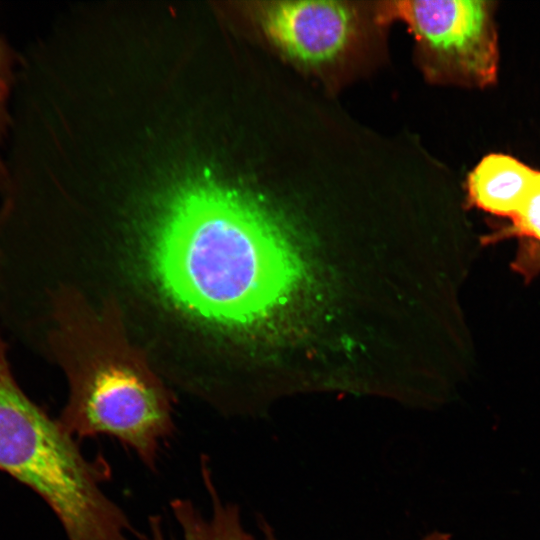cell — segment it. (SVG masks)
<instances>
[{
  "label": "cell",
  "instance_id": "obj_1",
  "mask_svg": "<svg viewBox=\"0 0 540 540\" xmlns=\"http://www.w3.org/2000/svg\"><path fill=\"white\" fill-rule=\"evenodd\" d=\"M140 254L166 303L226 333L266 319L301 274L296 253L269 211L213 181L177 191L145 233Z\"/></svg>",
  "mask_w": 540,
  "mask_h": 540
},
{
  "label": "cell",
  "instance_id": "obj_2",
  "mask_svg": "<svg viewBox=\"0 0 540 540\" xmlns=\"http://www.w3.org/2000/svg\"><path fill=\"white\" fill-rule=\"evenodd\" d=\"M52 304L49 346L69 385L59 422L75 439L113 436L155 470L173 430L165 389L112 317L92 313L68 289Z\"/></svg>",
  "mask_w": 540,
  "mask_h": 540
},
{
  "label": "cell",
  "instance_id": "obj_3",
  "mask_svg": "<svg viewBox=\"0 0 540 540\" xmlns=\"http://www.w3.org/2000/svg\"><path fill=\"white\" fill-rule=\"evenodd\" d=\"M0 469L37 493L69 540H131L135 530L101 488L107 465L84 457L76 439L19 386L0 337Z\"/></svg>",
  "mask_w": 540,
  "mask_h": 540
},
{
  "label": "cell",
  "instance_id": "obj_4",
  "mask_svg": "<svg viewBox=\"0 0 540 540\" xmlns=\"http://www.w3.org/2000/svg\"><path fill=\"white\" fill-rule=\"evenodd\" d=\"M497 2L486 0L401 1L393 14L404 19L435 60L440 75L471 88L497 81Z\"/></svg>",
  "mask_w": 540,
  "mask_h": 540
},
{
  "label": "cell",
  "instance_id": "obj_5",
  "mask_svg": "<svg viewBox=\"0 0 540 540\" xmlns=\"http://www.w3.org/2000/svg\"><path fill=\"white\" fill-rule=\"evenodd\" d=\"M274 42L292 58L319 64L336 57L353 29L351 10L334 1H280L265 13Z\"/></svg>",
  "mask_w": 540,
  "mask_h": 540
},
{
  "label": "cell",
  "instance_id": "obj_6",
  "mask_svg": "<svg viewBox=\"0 0 540 540\" xmlns=\"http://www.w3.org/2000/svg\"><path fill=\"white\" fill-rule=\"evenodd\" d=\"M537 171L510 155L491 153L469 173L467 200L483 211L512 219L529 194Z\"/></svg>",
  "mask_w": 540,
  "mask_h": 540
},
{
  "label": "cell",
  "instance_id": "obj_7",
  "mask_svg": "<svg viewBox=\"0 0 540 540\" xmlns=\"http://www.w3.org/2000/svg\"><path fill=\"white\" fill-rule=\"evenodd\" d=\"M211 513L204 515L190 500H178L173 515L182 531V540H255L243 527L238 506L211 499ZM143 540H167L162 525L153 524Z\"/></svg>",
  "mask_w": 540,
  "mask_h": 540
},
{
  "label": "cell",
  "instance_id": "obj_8",
  "mask_svg": "<svg viewBox=\"0 0 540 540\" xmlns=\"http://www.w3.org/2000/svg\"><path fill=\"white\" fill-rule=\"evenodd\" d=\"M17 55L0 35V143L11 123L8 100L14 82ZM12 181L8 169L0 156V192L11 193Z\"/></svg>",
  "mask_w": 540,
  "mask_h": 540
},
{
  "label": "cell",
  "instance_id": "obj_9",
  "mask_svg": "<svg viewBox=\"0 0 540 540\" xmlns=\"http://www.w3.org/2000/svg\"><path fill=\"white\" fill-rule=\"evenodd\" d=\"M261 528L264 533L265 540H277L274 536V533L272 532L271 528L268 526L267 523L262 522ZM421 540H451V539L448 534L435 531L425 536Z\"/></svg>",
  "mask_w": 540,
  "mask_h": 540
},
{
  "label": "cell",
  "instance_id": "obj_10",
  "mask_svg": "<svg viewBox=\"0 0 540 540\" xmlns=\"http://www.w3.org/2000/svg\"><path fill=\"white\" fill-rule=\"evenodd\" d=\"M11 211H12V199L6 198L2 206L0 207V232L4 224L8 220Z\"/></svg>",
  "mask_w": 540,
  "mask_h": 540
}]
</instances>
